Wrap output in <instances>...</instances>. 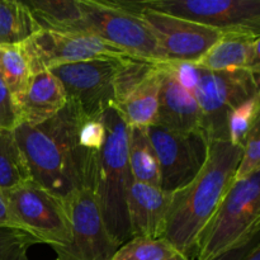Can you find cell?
Masks as SVG:
<instances>
[{"label": "cell", "mask_w": 260, "mask_h": 260, "mask_svg": "<svg viewBox=\"0 0 260 260\" xmlns=\"http://www.w3.org/2000/svg\"><path fill=\"white\" fill-rule=\"evenodd\" d=\"M260 95L254 96L234 108L228 116V140L243 149L251 128L259 122Z\"/></svg>", "instance_id": "cb8c5ba5"}, {"label": "cell", "mask_w": 260, "mask_h": 260, "mask_svg": "<svg viewBox=\"0 0 260 260\" xmlns=\"http://www.w3.org/2000/svg\"><path fill=\"white\" fill-rule=\"evenodd\" d=\"M178 81L194 96L201 128L211 141H229L228 116L244 102L260 95L259 73L210 71L190 62H167Z\"/></svg>", "instance_id": "277c9868"}, {"label": "cell", "mask_w": 260, "mask_h": 260, "mask_svg": "<svg viewBox=\"0 0 260 260\" xmlns=\"http://www.w3.org/2000/svg\"><path fill=\"white\" fill-rule=\"evenodd\" d=\"M144 9L183 18L213 29L260 35V0H145Z\"/></svg>", "instance_id": "30bf717a"}, {"label": "cell", "mask_w": 260, "mask_h": 260, "mask_svg": "<svg viewBox=\"0 0 260 260\" xmlns=\"http://www.w3.org/2000/svg\"><path fill=\"white\" fill-rule=\"evenodd\" d=\"M14 225L40 244L53 250L63 249L71 241L69 208L62 198L45 189L33 180L3 192Z\"/></svg>", "instance_id": "52a82bcc"}, {"label": "cell", "mask_w": 260, "mask_h": 260, "mask_svg": "<svg viewBox=\"0 0 260 260\" xmlns=\"http://www.w3.org/2000/svg\"><path fill=\"white\" fill-rule=\"evenodd\" d=\"M260 170L233 182L196 246L197 260H212L259 235Z\"/></svg>", "instance_id": "5b68a950"}, {"label": "cell", "mask_w": 260, "mask_h": 260, "mask_svg": "<svg viewBox=\"0 0 260 260\" xmlns=\"http://www.w3.org/2000/svg\"><path fill=\"white\" fill-rule=\"evenodd\" d=\"M243 149L229 141H211L200 174L172 194L162 239L189 259L198 239L233 184Z\"/></svg>", "instance_id": "7a4b0ae2"}, {"label": "cell", "mask_w": 260, "mask_h": 260, "mask_svg": "<svg viewBox=\"0 0 260 260\" xmlns=\"http://www.w3.org/2000/svg\"><path fill=\"white\" fill-rule=\"evenodd\" d=\"M154 124L175 132L202 129L201 111L194 96L178 81L167 62H161L159 104Z\"/></svg>", "instance_id": "9a60e30c"}, {"label": "cell", "mask_w": 260, "mask_h": 260, "mask_svg": "<svg viewBox=\"0 0 260 260\" xmlns=\"http://www.w3.org/2000/svg\"><path fill=\"white\" fill-rule=\"evenodd\" d=\"M106 141L98 159L94 194L111 238L119 246L131 239L127 198L132 183L128 165V124L113 106L101 114Z\"/></svg>", "instance_id": "3957f363"}, {"label": "cell", "mask_w": 260, "mask_h": 260, "mask_svg": "<svg viewBox=\"0 0 260 260\" xmlns=\"http://www.w3.org/2000/svg\"><path fill=\"white\" fill-rule=\"evenodd\" d=\"M0 226H10V228H17L14 225V221H13L12 216H10L9 210H8V206L5 203L4 196L0 192Z\"/></svg>", "instance_id": "f1b7e54d"}, {"label": "cell", "mask_w": 260, "mask_h": 260, "mask_svg": "<svg viewBox=\"0 0 260 260\" xmlns=\"http://www.w3.org/2000/svg\"><path fill=\"white\" fill-rule=\"evenodd\" d=\"M260 170V121L251 128L243 146L240 161L236 168L233 182L243 180Z\"/></svg>", "instance_id": "484cf974"}, {"label": "cell", "mask_w": 260, "mask_h": 260, "mask_svg": "<svg viewBox=\"0 0 260 260\" xmlns=\"http://www.w3.org/2000/svg\"><path fill=\"white\" fill-rule=\"evenodd\" d=\"M241 260H260V244L256 243Z\"/></svg>", "instance_id": "f546056e"}, {"label": "cell", "mask_w": 260, "mask_h": 260, "mask_svg": "<svg viewBox=\"0 0 260 260\" xmlns=\"http://www.w3.org/2000/svg\"><path fill=\"white\" fill-rule=\"evenodd\" d=\"M84 118L79 107L68 101L48 121L38 126L20 123L14 129L33 182L65 202L78 190L94 188L101 154L89 151L80 142Z\"/></svg>", "instance_id": "6da1fadb"}, {"label": "cell", "mask_w": 260, "mask_h": 260, "mask_svg": "<svg viewBox=\"0 0 260 260\" xmlns=\"http://www.w3.org/2000/svg\"><path fill=\"white\" fill-rule=\"evenodd\" d=\"M55 260H60V259H55Z\"/></svg>", "instance_id": "1f68e13d"}, {"label": "cell", "mask_w": 260, "mask_h": 260, "mask_svg": "<svg viewBox=\"0 0 260 260\" xmlns=\"http://www.w3.org/2000/svg\"><path fill=\"white\" fill-rule=\"evenodd\" d=\"M260 35L226 32L196 65L210 71H260Z\"/></svg>", "instance_id": "ac0fdd59"}, {"label": "cell", "mask_w": 260, "mask_h": 260, "mask_svg": "<svg viewBox=\"0 0 260 260\" xmlns=\"http://www.w3.org/2000/svg\"><path fill=\"white\" fill-rule=\"evenodd\" d=\"M123 58H94L55 66L50 71L60 80L66 99L86 118H95L114 104V80Z\"/></svg>", "instance_id": "8fae6325"}, {"label": "cell", "mask_w": 260, "mask_h": 260, "mask_svg": "<svg viewBox=\"0 0 260 260\" xmlns=\"http://www.w3.org/2000/svg\"><path fill=\"white\" fill-rule=\"evenodd\" d=\"M19 124L38 126L55 117L68 103L60 80L50 70L32 74L24 90L14 98Z\"/></svg>", "instance_id": "e0dca14e"}, {"label": "cell", "mask_w": 260, "mask_h": 260, "mask_svg": "<svg viewBox=\"0 0 260 260\" xmlns=\"http://www.w3.org/2000/svg\"><path fill=\"white\" fill-rule=\"evenodd\" d=\"M127 4L139 13L152 33L165 62H198L222 36L221 30L139 8L134 2H127Z\"/></svg>", "instance_id": "7c38bea8"}, {"label": "cell", "mask_w": 260, "mask_h": 260, "mask_svg": "<svg viewBox=\"0 0 260 260\" xmlns=\"http://www.w3.org/2000/svg\"><path fill=\"white\" fill-rule=\"evenodd\" d=\"M147 128V127H146ZM129 127L128 165L132 180L160 188V164L147 129Z\"/></svg>", "instance_id": "d6986e66"}, {"label": "cell", "mask_w": 260, "mask_h": 260, "mask_svg": "<svg viewBox=\"0 0 260 260\" xmlns=\"http://www.w3.org/2000/svg\"><path fill=\"white\" fill-rule=\"evenodd\" d=\"M66 205L71 223V241L55 250L60 260H111L119 245L104 225L94 190L84 188L74 193Z\"/></svg>", "instance_id": "4fadbf2b"}, {"label": "cell", "mask_w": 260, "mask_h": 260, "mask_svg": "<svg viewBox=\"0 0 260 260\" xmlns=\"http://www.w3.org/2000/svg\"><path fill=\"white\" fill-rule=\"evenodd\" d=\"M18 124L19 118L14 98L0 79V131H14Z\"/></svg>", "instance_id": "4316f807"}, {"label": "cell", "mask_w": 260, "mask_h": 260, "mask_svg": "<svg viewBox=\"0 0 260 260\" xmlns=\"http://www.w3.org/2000/svg\"><path fill=\"white\" fill-rule=\"evenodd\" d=\"M32 76L29 57L24 43L0 47V79L7 85L13 98L19 95Z\"/></svg>", "instance_id": "7402d4cb"}, {"label": "cell", "mask_w": 260, "mask_h": 260, "mask_svg": "<svg viewBox=\"0 0 260 260\" xmlns=\"http://www.w3.org/2000/svg\"><path fill=\"white\" fill-rule=\"evenodd\" d=\"M38 243L25 231L10 226H0V260H29L28 249Z\"/></svg>", "instance_id": "d4e9b609"}, {"label": "cell", "mask_w": 260, "mask_h": 260, "mask_svg": "<svg viewBox=\"0 0 260 260\" xmlns=\"http://www.w3.org/2000/svg\"><path fill=\"white\" fill-rule=\"evenodd\" d=\"M78 2L80 18L65 32L98 37L131 57L165 62L152 33L127 2Z\"/></svg>", "instance_id": "8992f818"}, {"label": "cell", "mask_w": 260, "mask_h": 260, "mask_svg": "<svg viewBox=\"0 0 260 260\" xmlns=\"http://www.w3.org/2000/svg\"><path fill=\"white\" fill-rule=\"evenodd\" d=\"M177 254L162 238H132L119 246L111 260H169Z\"/></svg>", "instance_id": "603a6c76"}, {"label": "cell", "mask_w": 260, "mask_h": 260, "mask_svg": "<svg viewBox=\"0 0 260 260\" xmlns=\"http://www.w3.org/2000/svg\"><path fill=\"white\" fill-rule=\"evenodd\" d=\"M170 200L161 188L132 180L127 198L131 239L162 238Z\"/></svg>", "instance_id": "2e32d148"}, {"label": "cell", "mask_w": 260, "mask_h": 260, "mask_svg": "<svg viewBox=\"0 0 260 260\" xmlns=\"http://www.w3.org/2000/svg\"><path fill=\"white\" fill-rule=\"evenodd\" d=\"M161 81V62L124 57L114 80V104L128 127L155 123Z\"/></svg>", "instance_id": "9c48e42d"}, {"label": "cell", "mask_w": 260, "mask_h": 260, "mask_svg": "<svg viewBox=\"0 0 260 260\" xmlns=\"http://www.w3.org/2000/svg\"><path fill=\"white\" fill-rule=\"evenodd\" d=\"M38 29L24 2L0 0V47L25 43Z\"/></svg>", "instance_id": "ffe728a7"}, {"label": "cell", "mask_w": 260, "mask_h": 260, "mask_svg": "<svg viewBox=\"0 0 260 260\" xmlns=\"http://www.w3.org/2000/svg\"><path fill=\"white\" fill-rule=\"evenodd\" d=\"M28 180L32 178L14 131H0V192L13 189Z\"/></svg>", "instance_id": "44dd1931"}, {"label": "cell", "mask_w": 260, "mask_h": 260, "mask_svg": "<svg viewBox=\"0 0 260 260\" xmlns=\"http://www.w3.org/2000/svg\"><path fill=\"white\" fill-rule=\"evenodd\" d=\"M146 129L159 159L160 188L173 194L187 187L208 159L210 140L205 132H175L155 124Z\"/></svg>", "instance_id": "ba28073f"}, {"label": "cell", "mask_w": 260, "mask_h": 260, "mask_svg": "<svg viewBox=\"0 0 260 260\" xmlns=\"http://www.w3.org/2000/svg\"><path fill=\"white\" fill-rule=\"evenodd\" d=\"M169 260H189V259H188L187 256L182 255V254H177V255L173 256V258L169 259Z\"/></svg>", "instance_id": "4dcf8cb0"}, {"label": "cell", "mask_w": 260, "mask_h": 260, "mask_svg": "<svg viewBox=\"0 0 260 260\" xmlns=\"http://www.w3.org/2000/svg\"><path fill=\"white\" fill-rule=\"evenodd\" d=\"M256 243H259V235H256L255 238L251 239L249 243L238 246V248L231 249V250L226 251V253H223L222 255L217 256V258H215L212 260H241L244 256L246 255V253H248V251L250 250L254 245H255Z\"/></svg>", "instance_id": "83f0119b"}, {"label": "cell", "mask_w": 260, "mask_h": 260, "mask_svg": "<svg viewBox=\"0 0 260 260\" xmlns=\"http://www.w3.org/2000/svg\"><path fill=\"white\" fill-rule=\"evenodd\" d=\"M24 47L29 57L32 74L94 58L128 57L116 46L94 36L41 28L24 43Z\"/></svg>", "instance_id": "5bb4252c"}]
</instances>
